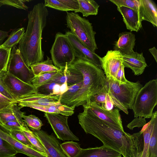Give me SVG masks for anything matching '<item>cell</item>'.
Instances as JSON below:
<instances>
[{
  "label": "cell",
  "mask_w": 157,
  "mask_h": 157,
  "mask_svg": "<svg viewBox=\"0 0 157 157\" xmlns=\"http://www.w3.org/2000/svg\"><path fill=\"white\" fill-rule=\"evenodd\" d=\"M78 115V123L86 134L100 140L103 145L117 151L123 157H137L143 149V132L132 135L117 128L99 118L85 104Z\"/></svg>",
  "instance_id": "6da1fadb"
},
{
  "label": "cell",
  "mask_w": 157,
  "mask_h": 157,
  "mask_svg": "<svg viewBox=\"0 0 157 157\" xmlns=\"http://www.w3.org/2000/svg\"><path fill=\"white\" fill-rule=\"evenodd\" d=\"M48 14V11L43 2L35 5L28 14L27 28L18 43V49L29 68L32 65L44 60L42 35Z\"/></svg>",
  "instance_id": "7a4b0ae2"
},
{
  "label": "cell",
  "mask_w": 157,
  "mask_h": 157,
  "mask_svg": "<svg viewBox=\"0 0 157 157\" xmlns=\"http://www.w3.org/2000/svg\"><path fill=\"white\" fill-rule=\"evenodd\" d=\"M70 65L83 76L81 87L67 105L75 108L86 104L102 90L105 85L106 76L101 68L78 58Z\"/></svg>",
  "instance_id": "3957f363"
},
{
  "label": "cell",
  "mask_w": 157,
  "mask_h": 157,
  "mask_svg": "<svg viewBox=\"0 0 157 157\" xmlns=\"http://www.w3.org/2000/svg\"><path fill=\"white\" fill-rule=\"evenodd\" d=\"M105 87L114 105L126 114L128 109H132L136 95L143 85L138 81H128L125 84H120L112 79L106 78Z\"/></svg>",
  "instance_id": "277c9868"
},
{
  "label": "cell",
  "mask_w": 157,
  "mask_h": 157,
  "mask_svg": "<svg viewBox=\"0 0 157 157\" xmlns=\"http://www.w3.org/2000/svg\"><path fill=\"white\" fill-rule=\"evenodd\" d=\"M157 104V79L151 80L138 92L132 106L135 117L151 118Z\"/></svg>",
  "instance_id": "5b68a950"
},
{
  "label": "cell",
  "mask_w": 157,
  "mask_h": 157,
  "mask_svg": "<svg viewBox=\"0 0 157 157\" xmlns=\"http://www.w3.org/2000/svg\"><path fill=\"white\" fill-rule=\"evenodd\" d=\"M67 27L70 32L88 49L95 52L98 49L95 36L96 33L92 23L77 13L67 12Z\"/></svg>",
  "instance_id": "8992f818"
},
{
  "label": "cell",
  "mask_w": 157,
  "mask_h": 157,
  "mask_svg": "<svg viewBox=\"0 0 157 157\" xmlns=\"http://www.w3.org/2000/svg\"><path fill=\"white\" fill-rule=\"evenodd\" d=\"M50 52L53 65L62 70L71 65L76 58L67 36L60 32L56 34Z\"/></svg>",
  "instance_id": "52a82bcc"
},
{
  "label": "cell",
  "mask_w": 157,
  "mask_h": 157,
  "mask_svg": "<svg viewBox=\"0 0 157 157\" xmlns=\"http://www.w3.org/2000/svg\"><path fill=\"white\" fill-rule=\"evenodd\" d=\"M7 72L29 84H31L35 77L32 70L27 66L16 46L11 49Z\"/></svg>",
  "instance_id": "ba28073f"
},
{
  "label": "cell",
  "mask_w": 157,
  "mask_h": 157,
  "mask_svg": "<svg viewBox=\"0 0 157 157\" xmlns=\"http://www.w3.org/2000/svg\"><path fill=\"white\" fill-rule=\"evenodd\" d=\"M44 116L50 125L57 138L63 141H79V138L69 128L68 117L57 113L44 112Z\"/></svg>",
  "instance_id": "9c48e42d"
},
{
  "label": "cell",
  "mask_w": 157,
  "mask_h": 157,
  "mask_svg": "<svg viewBox=\"0 0 157 157\" xmlns=\"http://www.w3.org/2000/svg\"><path fill=\"white\" fill-rule=\"evenodd\" d=\"M3 80L15 101L21 98L37 93L36 88L31 84L24 82L7 72L3 75Z\"/></svg>",
  "instance_id": "30bf717a"
},
{
  "label": "cell",
  "mask_w": 157,
  "mask_h": 157,
  "mask_svg": "<svg viewBox=\"0 0 157 157\" xmlns=\"http://www.w3.org/2000/svg\"><path fill=\"white\" fill-rule=\"evenodd\" d=\"M85 104L99 118L113 126L124 131L119 110L118 109L116 108L108 110L102 105L98 104L91 99Z\"/></svg>",
  "instance_id": "8fae6325"
},
{
  "label": "cell",
  "mask_w": 157,
  "mask_h": 157,
  "mask_svg": "<svg viewBox=\"0 0 157 157\" xmlns=\"http://www.w3.org/2000/svg\"><path fill=\"white\" fill-rule=\"evenodd\" d=\"M70 42L76 58L90 62L101 68V57L88 49L70 31L65 34Z\"/></svg>",
  "instance_id": "7c38bea8"
},
{
  "label": "cell",
  "mask_w": 157,
  "mask_h": 157,
  "mask_svg": "<svg viewBox=\"0 0 157 157\" xmlns=\"http://www.w3.org/2000/svg\"><path fill=\"white\" fill-rule=\"evenodd\" d=\"M101 68L106 78L115 80L122 63V55L119 51L109 50L101 58Z\"/></svg>",
  "instance_id": "4fadbf2b"
},
{
  "label": "cell",
  "mask_w": 157,
  "mask_h": 157,
  "mask_svg": "<svg viewBox=\"0 0 157 157\" xmlns=\"http://www.w3.org/2000/svg\"><path fill=\"white\" fill-rule=\"evenodd\" d=\"M32 131L43 145L47 157H67L59 142L53 135H50L43 130Z\"/></svg>",
  "instance_id": "5bb4252c"
},
{
  "label": "cell",
  "mask_w": 157,
  "mask_h": 157,
  "mask_svg": "<svg viewBox=\"0 0 157 157\" xmlns=\"http://www.w3.org/2000/svg\"><path fill=\"white\" fill-rule=\"evenodd\" d=\"M61 94H52L45 95L37 93L24 96L17 100L18 105L21 108L28 107L31 105H48L54 103L60 102Z\"/></svg>",
  "instance_id": "9a60e30c"
},
{
  "label": "cell",
  "mask_w": 157,
  "mask_h": 157,
  "mask_svg": "<svg viewBox=\"0 0 157 157\" xmlns=\"http://www.w3.org/2000/svg\"><path fill=\"white\" fill-rule=\"evenodd\" d=\"M122 63L124 67L131 69L136 75L142 74L147 66L143 53L134 51L122 55Z\"/></svg>",
  "instance_id": "2e32d148"
},
{
  "label": "cell",
  "mask_w": 157,
  "mask_h": 157,
  "mask_svg": "<svg viewBox=\"0 0 157 157\" xmlns=\"http://www.w3.org/2000/svg\"><path fill=\"white\" fill-rule=\"evenodd\" d=\"M0 137L8 142L18 153H21L30 157H47L38 150L25 146L14 139L8 131L0 126Z\"/></svg>",
  "instance_id": "e0dca14e"
},
{
  "label": "cell",
  "mask_w": 157,
  "mask_h": 157,
  "mask_svg": "<svg viewBox=\"0 0 157 157\" xmlns=\"http://www.w3.org/2000/svg\"><path fill=\"white\" fill-rule=\"evenodd\" d=\"M138 13L142 21H146L157 26V9L156 4L151 0H138Z\"/></svg>",
  "instance_id": "ac0fdd59"
},
{
  "label": "cell",
  "mask_w": 157,
  "mask_h": 157,
  "mask_svg": "<svg viewBox=\"0 0 157 157\" xmlns=\"http://www.w3.org/2000/svg\"><path fill=\"white\" fill-rule=\"evenodd\" d=\"M50 81L60 84L66 82L68 85L70 86L82 82L83 76L79 71L69 65L63 70H61Z\"/></svg>",
  "instance_id": "d6986e66"
},
{
  "label": "cell",
  "mask_w": 157,
  "mask_h": 157,
  "mask_svg": "<svg viewBox=\"0 0 157 157\" xmlns=\"http://www.w3.org/2000/svg\"><path fill=\"white\" fill-rule=\"evenodd\" d=\"M117 10L122 15L128 29L137 32L141 28L142 21L138 12L124 6L117 7Z\"/></svg>",
  "instance_id": "ffe728a7"
},
{
  "label": "cell",
  "mask_w": 157,
  "mask_h": 157,
  "mask_svg": "<svg viewBox=\"0 0 157 157\" xmlns=\"http://www.w3.org/2000/svg\"><path fill=\"white\" fill-rule=\"evenodd\" d=\"M135 41V36L131 32H121L114 44V50L119 52L122 55L130 53L134 51Z\"/></svg>",
  "instance_id": "44dd1931"
},
{
  "label": "cell",
  "mask_w": 157,
  "mask_h": 157,
  "mask_svg": "<svg viewBox=\"0 0 157 157\" xmlns=\"http://www.w3.org/2000/svg\"><path fill=\"white\" fill-rule=\"evenodd\" d=\"M76 157H122V155L103 145L99 147L82 148Z\"/></svg>",
  "instance_id": "7402d4cb"
},
{
  "label": "cell",
  "mask_w": 157,
  "mask_h": 157,
  "mask_svg": "<svg viewBox=\"0 0 157 157\" xmlns=\"http://www.w3.org/2000/svg\"><path fill=\"white\" fill-rule=\"evenodd\" d=\"M28 107L44 112L59 114L68 117L74 114L75 109L74 108L62 104L60 102L54 103L48 105H31Z\"/></svg>",
  "instance_id": "603a6c76"
},
{
  "label": "cell",
  "mask_w": 157,
  "mask_h": 157,
  "mask_svg": "<svg viewBox=\"0 0 157 157\" xmlns=\"http://www.w3.org/2000/svg\"><path fill=\"white\" fill-rule=\"evenodd\" d=\"M44 5L46 7L67 12L77 11L79 8L77 0H45Z\"/></svg>",
  "instance_id": "cb8c5ba5"
},
{
  "label": "cell",
  "mask_w": 157,
  "mask_h": 157,
  "mask_svg": "<svg viewBox=\"0 0 157 157\" xmlns=\"http://www.w3.org/2000/svg\"><path fill=\"white\" fill-rule=\"evenodd\" d=\"M151 120L147 123L146 129L143 132L144 145L143 150L137 155V157H149V142L155 124L157 123V111L153 112Z\"/></svg>",
  "instance_id": "d4e9b609"
},
{
  "label": "cell",
  "mask_w": 157,
  "mask_h": 157,
  "mask_svg": "<svg viewBox=\"0 0 157 157\" xmlns=\"http://www.w3.org/2000/svg\"><path fill=\"white\" fill-rule=\"evenodd\" d=\"M17 104L12 105L9 107L0 111V123L21 120L25 112H22Z\"/></svg>",
  "instance_id": "484cf974"
},
{
  "label": "cell",
  "mask_w": 157,
  "mask_h": 157,
  "mask_svg": "<svg viewBox=\"0 0 157 157\" xmlns=\"http://www.w3.org/2000/svg\"><path fill=\"white\" fill-rule=\"evenodd\" d=\"M79 4V10L74 13L80 12L83 17L96 15L98 13L99 5L93 0H77Z\"/></svg>",
  "instance_id": "4316f807"
},
{
  "label": "cell",
  "mask_w": 157,
  "mask_h": 157,
  "mask_svg": "<svg viewBox=\"0 0 157 157\" xmlns=\"http://www.w3.org/2000/svg\"><path fill=\"white\" fill-rule=\"evenodd\" d=\"M53 63L52 59L47 56L46 60L33 64L30 67L35 76H37L44 73L59 71L60 69Z\"/></svg>",
  "instance_id": "83f0119b"
},
{
  "label": "cell",
  "mask_w": 157,
  "mask_h": 157,
  "mask_svg": "<svg viewBox=\"0 0 157 157\" xmlns=\"http://www.w3.org/2000/svg\"><path fill=\"white\" fill-rule=\"evenodd\" d=\"M24 33V27L14 30L2 46L6 48L12 49L19 43Z\"/></svg>",
  "instance_id": "f1b7e54d"
},
{
  "label": "cell",
  "mask_w": 157,
  "mask_h": 157,
  "mask_svg": "<svg viewBox=\"0 0 157 157\" xmlns=\"http://www.w3.org/2000/svg\"><path fill=\"white\" fill-rule=\"evenodd\" d=\"M60 146L67 157H76L82 149L78 143L72 140L65 141Z\"/></svg>",
  "instance_id": "f546056e"
},
{
  "label": "cell",
  "mask_w": 157,
  "mask_h": 157,
  "mask_svg": "<svg viewBox=\"0 0 157 157\" xmlns=\"http://www.w3.org/2000/svg\"><path fill=\"white\" fill-rule=\"evenodd\" d=\"M82 83V81L69 86L67 90L61 95L60 102L62 104L67 105L81 88Z\"/></svg>",
  "instance_id": "4dcf8cb0"
},
{
  "label": "cell",
  "mask_w": 157,
  "mask_h": 157,
  "mask_svg": "<svg viewBox=\"0 0 157 157\" xmlns=\"http://www.w3.org/2000/svg\"><path fill=\"white\" fill-rule=\"evenodd\" d=\"M21 129L33 146L38 151L46 155L43 145L34 133L29 128L27 125L22 127Z\"/></svg>",
  "instance_id": "1f68e13d"
},
{
  "label": "cell",
  "mask_w": 157,
  "mask_h": 157,
  "mask_svg": "<svg viewBox=\"0 0 157 157\" xmlns=\"http://www.w3.org/2000/svg\"><path fill=\"white\" fill-rule=\"evenodd\" d=\"M62 69L57 71L46 72L37 76H35L31 84L36 88L49 82L57 75Z\"/></svg>",
  "instance_id": "d6a6232c"
},
{
  "label": "cell",
  "mask_w": 157,
  "mask_h": 157,
  "mask_svg": "<svg viewBox=\"0 0 157 157\" xmlns=\"http://www.w3.org/2000/svg\"><path fill=\"white\" fill-rule=\"evenodd\" d=\"M11 49L5 48L2 46H0V74H4L7 72Z\"/></svg>",
  "instance_id": "836d02e7"
},
{
  "label": "cell",
  "mask_w": 157,
  "mask_h": 157,
  "mask_svg": "<svg viewBox=\"0 0 157 157\" xmlns=\"http://www.w3.org/2000/svg\"><path fill=\"white\" fill-rule=\"evenodd\" d=\"M23 121L27 126L32 130L39 131L40 130L43 124L41 120L38 117L34 115L23 116Z\"/></svg>",
  "instance_id": "e575fe53"
},
{
  "label": "cell",
  "mask_w": 157,
  "mask_h": 157,
  "mask_svg": "<svg viewBox=\"0 0 157 157\" xmlns=\"http://www.w3.org/2000/svg\"><path fill=\"white\" fill-rule=\"evenodd\" d=\"M17 153L8 142L0 137V157H12Z\"/></svg>",
  "instance_id": "d590c367"
},
{
  "label": "cell",
  "mask_w": 157,
  "mask_h": 157,
  "mask_svg": "<svg viewBox=\"0 0 157 157\" xmlns=\"http://www.w3.org/2000/svg\"><path fill=\"white\" fill-rule=\"evenodd\" d=\"M7 131L12 137L22 144L38 150L31 144L22 130L20 131Z\"/></svg>",
  "instance_id": "8d00e7d4"
},
{
  "label": "cell",
  "mask_w": 157,
  "mask_h": 157,
  "mask_svg": "<svg viewBox=\"0 0 157 157\" xmlns=\"http://www.w3.org/2000/svg\"><path fill=\"white\" fill-rule=\"evenodd\" d=\"M117 7L124 6L138 12V0H109Z\"/></svg>",
  "instance_id": "74e56055"
},
{
  "label": "cell",
  "mask_w": 157,
  "mask_h": 157,
  "mask_svg": "<svg viewBox=\"0 0 157 157\" xmlns=\"http://www.w3.org/2000/svg\"><path fill=\"white\" fill-rule=\"evenodd\" d=\"M26 125L27 124L23 119L8 122L3 124L0 123V126L9 131L22 130V128Z\"/></svg>",
  "instance_id": "f35d334b"
},
{
  "label": "cell",
  "mask_w": 157,
  "mask_h": 157,
  "mask_svg": "<svg viewBox=\"0 0 157 157\" xmlns=\"http://www.w3.org/2000/svg\"><path fill=\"white\" fill-rule=\"evenodd\" d=\"M157 123H156L154 127L151 134L149 146V156L154 155L157 156Z\"/></svg>",
  "instance_id": "ab89813d"
},
{
  "label": "cell",
  "mask_w": 157,
  "mask_h": 157,
  "mask_svg": "<svg viewBox=\"0 0 157 157\" xmlns=\"http://www.w3.org/2000/svg\"><path fill=\"white\" fill-rule=\"evenodd\" d=\"M30 1L23 0H0V7L2 5H7L27 10L29 7L25 4V3Z\"/></svg>",
  "instance_id": "60d3db41"
},
{
  "label": "cell",
  "mask_w": 157,
  "mask_h": 157,
  "mask_svg": "<svg viewBox=\"0 0 157 157\" xmlns=\"http://www.w3.org/2000/svg\"><path fill=\"white\" fill-rule=\"evenodd\" d=\"M50 81L40 85L36 88L37 93L45 95L53 94V90L54 86L56 84Z\"/></svg>",
  "instance_id": "b9f144b4"
},
{
  "label": "cell",
  "mask_w": 157,
  "mask_h": 157,
  "mask_svg": "<svg viewBox=\"0 0 157 157\" xmlns=\"http://www.w3.org/2000/svg\"><path fill=\"white\" fill-rule=\"evenodd\" d=\"M107 96V93L105 86L99 93L95 95L90 99L99 104H104L106 101Z\"/></svg>",
  "instance_id": "7bdbcfd3"
},
{
  "label": "cell",
  "mask_w": 157,
  "mask_h": 157,
  "mask_svg": "<svg viewBox=\"0 0 157 157\" xmlns=\"http://www.w3.org/2000/svg\"><path fill=\"white\" fill-rule=\"evenodd\" d=\"M146 124L145 119L142 117H136L127 125V127L130 130H133L136 127H143Z\"/></svg>",
  "instance_id": "ee69618b"
},
{
  "label": "cell",
  "mask_w": 157,
  "mask_h": 157,
  "mask_svg": "<svg viewBox=\"0 0 157 157\" xmlns=\"http://www.w3.org/2000/svg\"><path fill=\"white\" fill-rule=\"evenodd\" d=\"M17 104L0 93V111L9 107L12 105Z\"/></svg>",
  "instance_id": "f6af8a7d"
},
{
  "label": "cell",
  "mask_w": 157,
  "mask_h": 157,
  "mask_svg": "<svg viewBox=\"0 0 157 157\" xmlns=\"http://www.w3.org/2000/svg\"><path fill=\"white\" fill-rule=\"evenodd\" d=\"M3 74H0V93L10 99L16 101L4 83L2 78Z\"/></svg>",
  "instance_id": "bcb514c9"
},
{
  "label": "cell",
  "mask_w": 157,
  "mask_h": 157,
  "mask_svg": "<svg viewBox=\"0 0 157 157\" xmlns=\"http://www.w3.org/2000/svg\"><path fill=\"white\" fill-rule=\"evenodd\" d=\"M102 105L106 109L108 110H109L113 109L114 105L108 93L106 101L104 104H102Z\"/></svg>",
  "instance_id": "7dc6e473"
},
{
  "label": "cell",
  "mask_w": 157,
  "mask_h": 157,
  "mask_svg": "<svg viewBox=\"0 0 157 157\" xmlns=\"http://www.w3.org/2000/svg\"><path fill=\"white\" fill-rule=\"evenodd\" d=\"M8 36L7 32L0 30V46L2 45L4 40Z\"/></svg>",
  "instance_id": "c3c4849f"
},
{
  "label": "cell",
  "mask_w": 157,
  "mask_h": 157,
  "mask_svg": "<svg viewBox=\"0 0 157 157\" xmlns=\"http://www.w3.org/2000/svg\"><path fill=\"white\" fill-rule=\"evenodd\" d=\"M69 86L66 82L61 85L60 87V94L61 95L67 90Z\"/></svg>",
  "instance_id": "681fc988"
},
{
  "label": "cell",
  "mask_w": 157,
  "mask_h": 157,
  "mask_svg": "<svg viewBox=\"0 0 157 157\" xmlns=\"http://www.w3.org/2000/svg\"><path fill=\"white\" fill-rule=\"evenodd\" d=\"M61 85L59 84L56 83L54 86L53 90V94H60V87Z\"/></svg>",
  "instance_id": "f907efd6"
},
{
  "label": "cell",
  "mask_w": 157,
  "mask_h": 157,
  "mask_svg": "<svg viewBox=\"0 0 157 157\" xmlns=\"http://www.w3.org/2000/svg\"><path fill=\"white\" fill-rule=\"evenodd\" d=\"M149 51L151 54L154 58L156 62H157V50L155 47L149 49Z\"/></svg>",
  "instance_id": "816d5d0a"
},
{
  "label": "cell",
  "mask_w": 157,
  "mask_h": 157,
  "mask_svg": "<svg viewBox=\"0 0 157 157\" xmlns=\"http://www.w3.org/2000/svg\"><path fill=\"white\" fill-rule=\"evenodd\" d=\"M149 157H157V156H155L154 155H151L149 156Z\"/></svg>",
  "instance_id": "f5cc1de1"
},
{
  "label": "cell",
  "mask_w": 157,
  "mask_h": 157,
  "mask_svg": "<svg viewBox=\"0 0 157 157\" xmlns=\"http://www.w3.org/2000/svg\"><path fill=\"white\" fill-rule=\"evenodd\" d=\"M16 157V156H13V157Z\"/></svg>",
  "instance_id": "db71d44e"
}]
</instances>
